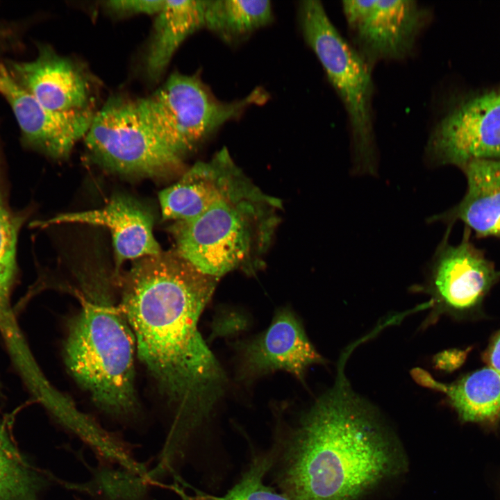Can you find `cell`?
<instances>
[{
  "label": "cell",
  "mask_w": 500,
  "mask_h": 500,
  "mask_svg": "<svg viewBox=\"0 0 500 500\" xmlns=\"http://www.w3.org/2000/svg\"><path fill=\"white\" fill-rule=\"evenodd\" d=\"M219 279L175 250L137 259L123 279L119 303L136 352L167 401L168 433L189 438L222 397L225 374L198 329Z\"/></svg>",
  "instance_id": "1"
},
{
  "label": "cell",
  "mask_w": 500,
  "mask_h": 500,
  "mask_svg": "<svg viewBox=\"0 0 500 500\" xmlns=\"http://www.w3.org/2000/svg\"><path fill=\"white\" fill-rule=\"evenodd\" d=\"M402 462L372 408L339 374L302 418L281 482L290 500H357Z\"/></svg>",
  "instance_id": "2"
},
{
  "label": "cell",
  "mask_w": 500,
  "mask_h": 500,
  "mask_svg": "<svg viewBox=\"0 0 500 500\" xmlns=\"http://www.w3.org/2000/svg\"><path fill=\"white\" fill-rule=\"evenodd\" d=\"M75 293L81 306L64 344L67 367L99 409L115 419H131L138 407L131 328L106 276L83 278Z\"/></svg>",
  "instance_id": "3"
},
{
  "label": "cell",
  "mask_w": 500,
  "mask_h": 500,
  "mask_svg": "<svg viewBox=\"0 0 500 500\" xmlns=\"http://www.w3.org/2000/svg\"><path fill=\"white\" fill-rule=\"evenodd\" d=\"M282 203L254 188L222 199L197 217L174 222L175 251L201 272L219 279L262 266L280 222Z\"/></svg>",
  "instance_id": "4"
},
{
  "label": "cell",
  "mask_w": 500,
  "mask_h": 500,
  "mask_svg": "<svg viewBox=\"0 0 500 500\" xmlns=\"http://www.w3.org/2000/svg\"><path fill=\"white\" fill-rule=\"evenodd\" d=\"M303 38L321 63L347 113L356 172H376L372 69L337 29L318 0L299 3Z\"/></svg>",
  "instance_id": "5"
},
{
  "label": "cell",
  "mask_w": 500,
  "mask_h": 500,
  "mask_svg": "<svg viewBox=\"0 0 500 500\" xmlns=\"http://www.w3.org/2000/svg\"><path fill=\"white\" fill-rule=\"evenodd\" d=\"M267 97L262 89H256L242 99L222 101L199 77L176 72L152 94L134 103L147 127L183 161L222 125Z\"/></svg>",
  "instance_id": "6"
},
{
  "label": "cell",
  "mask_w": 500,
  "mask_h": 500,
  "mask_svg": "<svg viewBox=\"0 0 500 500\" xmlns=\"http://www.w3.org/2000/svg\"><path fill=\"white\" fill-rule=\"evenodd\" d=\"M84 139L96 161L121 174L167 176L183 162L141 120L134 101L108 100L94 115Z\"/></svg>",
  "instance_id": "7"
},
{
  "label": "cell",
  "mask_w": 500,
  "mask_h": 500,
  "mask_svg": "<svg viewBox=\"0 0 500 500\" xmlns=\"http://www.w3.org/2000/svg\"><path fill=\"white\" fill-rule=\"evenodd\" d=\"M342 8L351 44L372 69L410 56L431 17L413 0H348Z\"/></svg>",
  "instance_id": "8"
},
{
  "label": "cell",
  "mask_w": 500,
  "mask_h": 500,
  "mask_svg": "<svg viewBox=\"0 0 500 500\" xmlns=\"http://www.w3.org/2000/svg\"><path fill=\"white\" fill-rule=\"evenodd\" d=\"M435 166L460 169L478 159H500V90L485 92L462 101L433 126L426 147Z\"/></svg>",
  "instance_id": "9"
},
{
  "label": "cell",
  "mask_w": 500,
  "mask_h": 500,
  "mask_svg": "<svg viewBox=\"0 0 500 500\" xmlns=\"http://www.w3.org/2000/svg\"><path fill=\"white\" fill-rule=\"evenodd\" d=\"M451 227H448L433 258L430 286L446 307L466 312L481 304L500 280V270L471 242L469 228L465 227L459 244H449Z\"/></svg>",
  "instance_id": "10"
},
{
  "label": "cell",
  "mask_w": 500,
  "mask_h": 500,
  "mask_svg": "<svg viewBox=\"0 0 500 500\" xmlns=\"http://www.w3.org/2000/svg\"><path fill=\"white\" fill-rule=\"evenodd\" d=\"M0 95L12 110L24 144L53 158L69 156L94 115L88 108L66 112L47 108L24 90L2 63Z\"/></svg>",
  "instance_id": "11"
},
{
  "label": "cell",
  "mask_w": 500,
  "mask_h": 500,
  "mask_svg": "<svg viewBox=\"0 0 500 500\" xmlns=\"http://www.w3.org/2000/svg\"><path fill=\"white\" fill-rule=\"evenodd\" d=\"M238 349L239 374L243 380L281 369L303 381L309 367L324 362L299 319L288 308L278 310L265 332L238 344Z\"/></svg>",
  "instance_id": "12"
},
{
  "label": "cell",
  "mask_w": 500,
  "mask_h": 500,
  "mask_svg": "<svg viewBox=\"0 0 500 500\" xmlns=\"http://www.w3.org/2000/svg\"><path fill=\"white\" fill-rule=\"evenodd\" d=\"M256 185L223 148L209 160L192 166L159 194L162 218L173 222L192 219L215 202Z\"/></svg>",
  "instance_id": "13"
},
{
  "label": "cell",
  "mask_w": 500,
  "mask_h": 500,
  "mask_svg": "<svg viewBox=\"0 0 500 500\" xmlns=\"http://www.w3.org/2000/svg\"><path fill=\"white\" fill-rule=\"evenodd\" d=\"M5 65L15 82L47 108L60 112L88 108L89 83L84 73L50 46L40 45L31 60Z\"/></svg>",
  "instance_id": "14"
},
{
  "label": "cell",
  "mask_w": 500,
  "mask_h": 500,
  "mask_svg": "<svg viewBox=\"0 0 500 500\" xmlns=\"http://www.w3.org/2000/svg\"><path fill=\"white\" fill-rule=\"evenodd\" d=\"M69 223L108 228L112 235L116 269L127 260H137L162 251L153 233L151 215L126 197L117 196L99 209L62 213L40 224L47 226Z\"/></svg>",
  "instance_id": "15"
},
{
  "label": "cell",
  "mask_w": 500,
  "mask_h": 500,
  "mask_svg": "<svg viewBox=\"0 0 500 500\" xmlns=\"http://www.w3.org/2000/svg\"><path fill=\"white\" fill-rule=\"evenodd\" d=\"M461 170L467 181L462 200L449 210L428 219V223L457 221L472 230L476 238L500 240V159H478Z\"/></svg>",
  "instance_id": "16"
},
{
  "label": "cell",
  "mask_w": 500,
  "mask_h": 500,
  "mask_svg": "<svg viewBox=\"0 0 500 500\" xmlns=\"http://www.w3.org/2000/svg\"><path fill=\"white\" fill-rule=\"evenodd\" d=\"M206 1H166L156 15L145 60L148 77L157 81L190 35L205 27Z\"/></svg>",
  "instance_id": "17"
},
{
  "label": "cell",
  "mask_w": 500,
  "mask_h": 500,
  "mask_svg": "<svg viewBox=\"0 0 500 500\" xmlns=\"http://www.w3.org/2000/svg\"><path fill=\"white\" fill-rule=\"evenodd\" d=\"M440 392L463 422L493 426L500 420V371L489 365L442 383Z\"/></svg>",
  "instance_id": "18"
},
{
  "label": "cell",
  "mask_w": 500,
  "mask_h": 500,
  "mask_svg": "<svg viewBox=\"0 0 500 500\" xmlns=\"http://www.w3.org/2000/svg\"><path fill=\"white\" fill-rule=\"evenodd\" d=\"M24 221V215L12 211L8 203L0 166V333L7 344L22 336L11 306V292L17 272V238Z\"/></svg>",
  "instance_id": "19"
},
{
  "label": "cell",
  "mask_w": 500,
  "mask_h": 500,
  "mask_svg": "<svg viewBox=\"0 0 500 500\" xmlns=\"http://www.w3.org/2000/svg\"><path fill=\"white\" fill-rule=\"evenodd\" d=\"M272 19V8L268 0L206 1L205 27L228 44L245 39Z\"/></svg>",
  "instance_id": "20"
},
{
  "label": "cell",
  "mask_w": 500,
  "mask_h": 500,
  "mask_svg": "<svg viewBox=\"0 0 500 500\" xmlns=\"http://www.w3.org/2000/svg\"><path fill=\"white\" fill-rule=\"evenodd\" d=\"M40 485L0 422V500H36Z\"/></svg>",
  "instance_id": "21"
},
{
  "label": "cell",
  "mask_w": 500,
  "mask_h": 500,
  "mask_svg": "<svg viewBox=\"0 0 500 500\" xmlns=\"http://www.w3.org/2000/svg\"><path fill=\"white\" fill-rule=\"evenodd\" d=\"M270 466L269 458H258L227 493L221 497L205 496L201 500H290L265 484L264 476Z\"/></svg>",
  "instance_id": "22"
},
{
  "label": "cell",
  "mask_w": 500,
  "mask_h": 500,
  "mask_svg": "<svg viewBox=\"0 0 500 500\" xmlns=\"http://www.w3.org/2000/svg\"><path fill=\"white\" fill-rule=\"evenodd\" d=\"M165 0H115L104 2L106 8L117 15L136 14H158L162 8Z\"/></svg>",
  "instance_id": "23"
},
{
  "label": "cell",
  "mask_w": 500,
  "mask_h": 500,
  "mask_svg": "<svg viewBox=\"0 0 500 500\" xmlns=\"http://www.w3.org/2000/svg\"><path fill=\"white\" fill-rule=\"evenodd\" d=\"M464 356L462 351L458 350L444 351L434 357L433 362L438 369L451 371L461 364Z\"/></svg>",
  "instance_id": "24"
},
{
  "label": "cell",
  "mask_w": 500,
  "mask_h": 500,
  "mask_svg": "<svg viewBox=\"0 0 500 500\" xmlns=\"http://www.w3.org/2000/svg\"><path fill=\"white\" fill-rule=\"evenodd\" d=\"M484 359L488 365L500 371V331L490 342L484 353Z\"/></svg>",
  "instance_id": "25"
},
{
  "label": "cell",
  "mask_w": 500,
  "mask_h": 500,
  "mask_svg": "<svg viewBox=\"0 0 500 500\" xmlns=\"http://www.w3.org/2000/svg\"><path fill=\"white\" fill-rule=\"evenodd\" d=\"M79 500V499H78Z\"/></svg>",
  "instance_id": "26"
}]
</instances>
